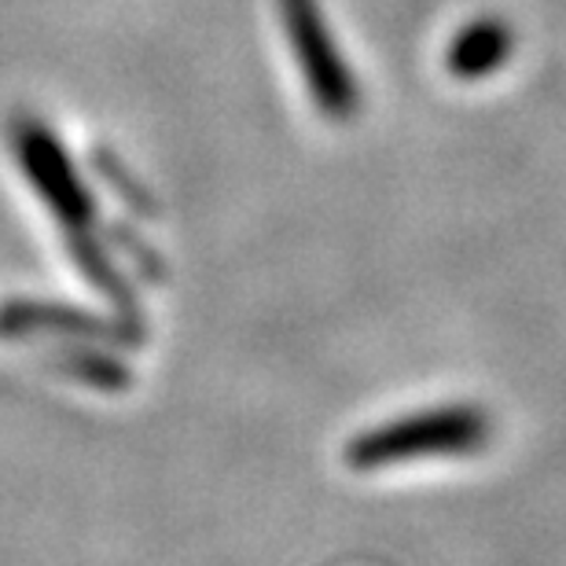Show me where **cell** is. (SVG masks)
<instances>
[{"label": "cell", "instance_id": "obj_1", "mask_svg": "<svg viewBox=\"0 0 566 566\" xmlns=\"http://www.w3.org/2000/svg\"><path fill=\"white\" fill-rule=\"evenodd\" d=\"M493 434L490 416L474 405H446L405 416V420L382 423L368 434L349 441L346 463L357 471H379L394 463L430 460V457H468L479 452Z\"/></svg>", "mask_w": 566, "mask_h": 566}, {"label": "cell", "instance_id": "obj_2", "mask_svg": "<svg viewBox=\"0 0 566 566\" xmlns=\"http://www.w3.org/2000/svg\"><path fill=\"white\" fill-rule=\"evenodd\" d=\"M283 30H287L291 49L298 52L302 77L310 85L313 104L332 118H349L357 111V85L349 82L343 60H338L327 27L316 15L313 0H280Z\"/></svg>", "mask_w": 566, "mask_h": 566}, {"label": "cell", "instance_id": "obj_3", "mask_svg": "<svg viewBox=\"0 0 566 566\" xmlns=\"http://www.w3.org/2000/svg\"><path fill=\"white\" fill-rule=\"evenodd\" d=\"M504 52L501 38L493 30H474V38H463L452 52V71L457 74H482L496 63V55Z\"/></svg>", "mask_w": 566, "mask_h": 566}]
</instances>
